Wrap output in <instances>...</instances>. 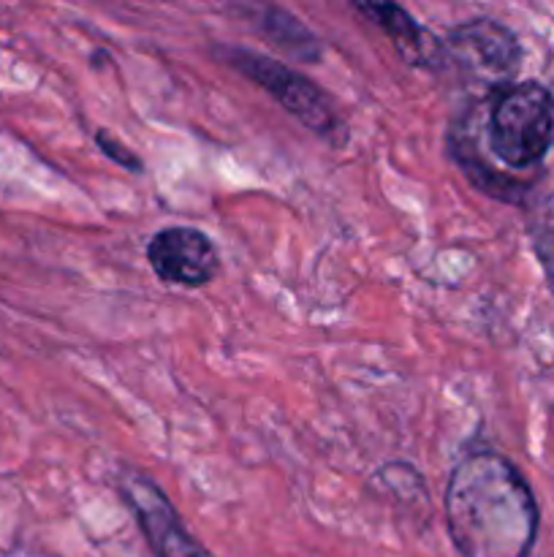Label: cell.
<instances>
[{"instance_id":"6da1fadb","label":"cell","mask_w":554,"mask_h":557,"mask_svg":"<svg viewBox=\"0 0 554 557\" xmlns=\"http://www.w3.org/2000/svg\"><path fill=\"white\" fill-rule=\"evenodd\" d=\"M445 520L462 557H525L536 542L538 506L505 457L476 451L451 471Z\"/></svg>"},{"instance_id":"7a4b0ae2","label":"cell","mask_w":554,"mask_h":557,"mask_svg":"<svg viewBox=\"0 0 554 557\" xmlns=\"http://www.w3.org/2000/svg\"><path fill=\"white\" fill-rule=\"evenodd\" d=\"M489 150L511 169H530L554 141V101L538 82L494 90L487 120Z\"/></svg>"},{"instance_id":"3957f363","label":"cell","mask_w":554,"mask_h":557,"mask_svg":"<svg viewBox=\"0 0 554 557\" xmlns=\"http://www.w3.org/2000/svg\"><path fill=\"white\" fill-rule=\"evenodd\" d=\"M223 60L248 76L250 82L264 87L291 117L307 131L318 134L329 145L342 147L348 141V125L342 114L337 112V103L331 101L329 92L320 90L313 79L293 71L291 65L280 63V60L269 58V54L253 52L244 47H228L223 49Z\"/></svg>"},{"instance_id":"277c9868","label":"cell","mask_w":554,"mask_h":557,"mask_svg":"<svg viewBox=\"0 0 554 557\" xmlns=\"http://www.w3.org/2000/svg\"><path fill=\"white\" fill-rule=\"evenodd\" d=\"M119 493L134 511L155 557H215L185 528L172 500L150 476L139 471H123Z\"/></svg>"},{"instance_id":"5b68a950","label":"cell","mask_w":554,"mask_h":557,"mask_svg":"<svg viewBox=\"0 0 554 557\" xmlns=\"http://www.w3.org/2000/svg\"><path fill=\"white\" fill-rule=\"evenodd\" d=\"M147 261L163 283L201 288L221 270V253L210 234L193 226L161 228L147 243Z\"/></svg>"},{"instance_id":"8992f818","label":"cell","mask_w":554,"mask_h":557,"mask_svg":"<svg viewBox=\"0 0 554 557\" xmlns=\"http://www.w3.org/2000/svg\"><path fill=\"white\" fill-rule=\"evenodd\" d=\"M443 49L465 69L492 76L494 87H503L500 82L508 79L519 65V41L494 20H467L451 27Z\"/></svg>"},{"instance_id":"52a82bcc","label":"cell","mask_w":554,"mask_h":557,"mask_svg":"<svg viewBox=\"0 0 554 557\" xmlns=\"http://www.w3.org/2000/svg\"><path fill=\"white\" fill-rule=\"evenodd\" d=\"M358 14L369 16L386 36L394 41L396 52L411 65H438L443 60V44L435 41L432 33L424 30L402 5L396 3H353Z\"/></svg>"},{"instance_id":"ba28073f","label":"cell","mask_w":554,"mask_h":557,"mask_svg":"<svg viewBox=\"0 0 554 557\" xmlns=\"http://www.w3.org/2000/svg\"><path fill=\"white\" fill-rule=\"evenodd\" d=\"M259 27L264 30L266 38H272L275 44H280L286 52H291L293 58L299 60H318L320 58V41L313 36L310 27L302 25V20L291 16L288 11L275 9H264V16L259 20Z\"/></svg>"},{"instance_id":"9c48e42d","label":"cell","mask_w":554,"mask_h":557,"mask_svg":"<svg viewBox=\"0 0 554 557\" xmlns=\"http://www.w3.org/2000/svg\"><path fill=\"white\" fill-rule=\"evenodd\" d=\"M532 239H536V253L541 259L543 272L554 288V205L543 207L532 221Z\"/></svg>"},{"instance_id":"30bf717a","label":"cell","mask_w":554,"mask_h":557,"mask_svg":"<svg viewBox=\"0 0 554 557\" xmlns=\"http://www.w3.org/2000/svg\"><path fill=\"white\" fill-rule=\"evenodd\" d=\"M96 145L101 147V150L106 152V156L112 158L114 163H119V166L130 169V172H141V169H144V163H141L139 158H136L134 152L128 150V147L119 145V141L114 139V136L109 134V131H98V134H96Z\"/></svg>"}]
</instances>
